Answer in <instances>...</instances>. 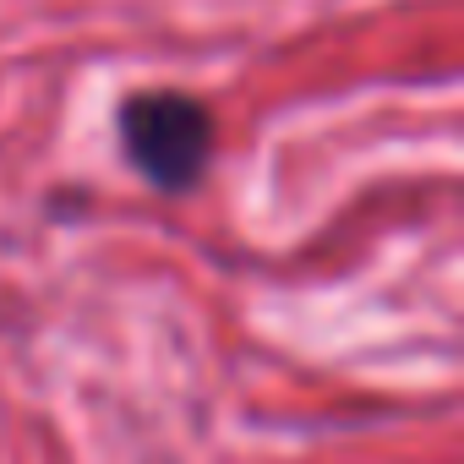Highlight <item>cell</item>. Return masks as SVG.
I'll return each instance as SVG.
<instances>
[{"label":"cell","instance_id":"cell-1","mask_svg":"<svg viewBox=\"0 0 464 464\" xmlns=\"http://www.w3.org/2000/svg\"><path fill=\"white\" fill-rule=\"evenodd\" d=\"M121 148L159 191H191L213 159V115L202 99L153 88L121 104Z\"/></svg>","mask_w":464,"mask_h":464}]
</instances>
